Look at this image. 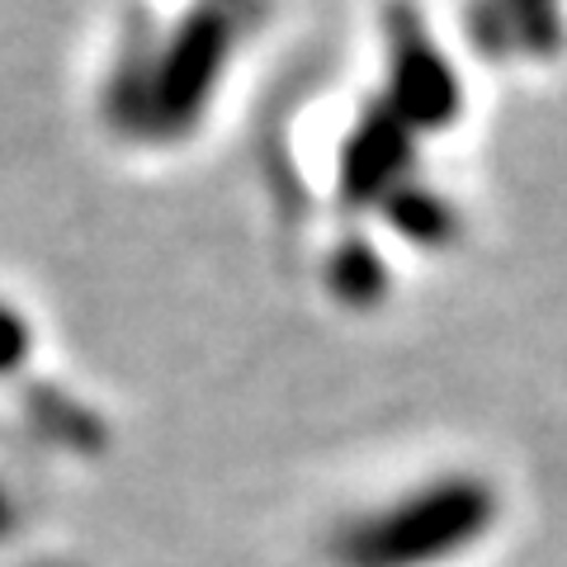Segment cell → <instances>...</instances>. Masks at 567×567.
<instances>
[{"instance_id":"6da1fadb","label":"cell","mask_w":567,"mask_h":567,"mask_svg":"<svg viewBox=\"0 0 567 567\" xmlns=\"http://www.w3.org/2000/svg\"><path fill=\"white\" fill-rule=\"evenodd\" d=\"M483 520H487V496L477 487H440L431 496H421V502H406L383 525L364 529L350 544V554L364 567L425 563V558H440L450 548L468 544Z\"/></svg>"}]
</instances>
